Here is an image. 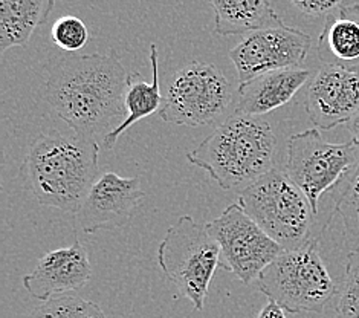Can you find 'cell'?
<instances>
[{
	"label": "cell",
	"instance_id": "1",
	"mask_svg": "<svg viewBox=\"0 0 359 318\" xmlns=\"http://www.w3.org/2000/svg\"><path fill=\"white\" fill-rule=\"evenodd\" d=\"M129 79L115 53L80 55L50 72L40 97L76 138L102 144L124 115Z\"/></svg>",
	"mask_w": 359,
	"mask_h": 318
},
{
	"label": "cell",
	"instance_id": "2",
	"mask_svg": "<svg viewBox=\"0 0 359 318\" xmlns=\"http://www.w3.org/2000/svg\"><path fill=\"white\" fill-rule=\"evenodd\" d=\"M98 143L49 131L29 143L20 175L39 204L76 213L98 179Z\"/></svg>",
	"mask_w": 359,
	"mask_h": 318
},
{
	"label": "cell",
	"instance_id": "3",
	"mask_svg": "<svg viewBox=\"0 0 359 318\" xmlns=\"http://www.w3.org/2000/svg\"><path fill=\"white\" fill-rule=\"evenodd\" d=\"M276 133L266 119L234 112L185 158L222 190H243L276 167Z\"/></svg>",
	"mask_w": 359,
	"mask_h": 318
},
{
	"label": "cell",
	"instance_id": "4",
	"mask_svg": "<svg viewBox=\"0 0 359 318\" xmlns=\"http://www.w3.org/2000/svg\"><path fill=\"white\" fill-rule=\"evenodd\" d=\"M238 204L285 249L320 242L324 227L306 194L285 168L276 166L238 194Z\"/></svg>",
	"mask_w": 359,
	"mask_h": 318
},
{
	"label": "cell",
	"instance_id": "5",
	"mask_svg": "<svg viewBox=\"0 0 359 318\" xmlns=\"http://www.w3.org/2000/svg\"><path fill=\"white\" fill-rule=\"evenodd\" d=\"M318 244L285 249L257 279V288L286 312H321L337 294Z\"/></svg>",
	"mask_w": 359,
	"mask_h": 318
},
{
	"label": "cell",
	"instance_id": "6",
	"mask_svg": "<svg viewBox=\"0 0 359 318\" xmlns=\"http://www.w3.org/2000/svg\"><path fill=\"white\" fill-rule=\"evenodd\" d=\"M158 265L194 309L202 311L211 280L220 266V246L205 225L179 218L158 246Z\"/></svg>",
	"mask_w": 359,
	"mask_h": 318
},
{
	"label": "cell",
	"instance_id": "7",
	"mask_svg": "<svg viewBox=\"0 0 359 318\" xmlns=\"http://www.w3.org/2000/svg\"><path fill=\"white\" fill-rule=\"evenodd\" d=\"M358 166L359 145L355 140L333 144L323 138L318 128H307L287 141L285 170L302 188L316 214H320L324 194L335 190L339 194Z\"/></svg>",
	"mask_w": 359,
	"mask_h": 318
},
{
	"label": "cell",
	"instance_id": "8",
	"mask_svg": "<svg viewBox=\"0 0 359 318\" xmlns=\"http://www.w3.org/2000/svg\"><path fill=\"white\" fill-rule=\"evenodd\" d=\"M233 101V86L216 65L190 62L173 74L159 117L176 126H210L228 114Z\"/></svg>",
	"mask_w": 359,
	"mask_h": 318
},
{
	"label": "cell",
	"instance_id": "9",
	"mask_svg": "<svg viewBox=\"0 0 359 318\" xmlns=\"http://www.w3.org/2000/svg\"><path fill=\"white\" fill-rule=\"evenodd\" d=\"M205 228L220 246V268L250 285L266 266L285 251L248 214L241 204H231Z\"/></svg>",
	"mask_w": 359,
	"mask_h": 318
},
{
	"label": "cell",
	"instance_id": "10",
	"mask_svg": "<svg viewBox=\"0 0 359 318\" xmlns=\"http://www.w3.org/2000/svg\"><path fill=\"white\" fill-rule=\"evenodd\" d=\"M312 39L298 28L281 27L252 31L229 51L238 86L280 69H297L309 54Z\"/></svg>",
	"mask_w": 359,
	"mask_h": 318
},
{
	"label": "cell",
	"instance_id": "11",
	"mask_svg": "<svg viewBox=\"0 0 359 318\" xmlns=\"http://www.w3.org/2000/svg\"><path fill=\"white\" fill-rule=\"evenodd\" d=\"M145 199L141 179L123 178L115 171H104L88 192L75 216L84 233L124 227L133 211Z\"/></svg>",
	"mask_w": 359,
	"mask_h": 318
},
{
	"label": "cell",
	"instance_id": "12",
	"mask_svg": "<svg viewBox=\"0 0 359 318\" xmlns=\"http://www.w3.org/2000/svg\"><path fill=\"white\" fill-rule=\"evenodd\" d=\"M304 107L321 131L347 124L359 112V72L323 65L307 84Z\"/></svg>",
	"mask_w": 359,
	"mask_h": 318
},
{
	"label": "cell",
	"instance_id": "13",
	"mask_svg": "<svg viewBox=\"0 0 359 318\" xmlns=\"http://www.w3.org/2000/svg\"><path fill=\"white\" fill-rule=\"evenodd\" d=\"M92 277L86 249L76 240L74 245L45 254L36 268L23 277V288L34 298L46 302L50 297L81 289Z\"/></svg>",
	"mask_w": 359,
	"mask_h": 318
},
{
	"label": "cell",
	"instance_id": "14",
	"mask_svg": "<svg viewBox=\"0 0 359 318\" xmlns=\"http://www.w3.org/2000/svg\"><path fill=\"white\" fill-rule=\"evenodd\" d=\"M307 69H280L263 74L243 86H238L237 114L262 117L292 101L303 86L311 81Z\"/></svg>",
	"mask_w": 359,
	"mask_h": 318
},
{
	"label": "cell",
	"instance_id": "15",
	"mask_svg": "<svg viewBox=\"0 0 359 318\" xmlns=\"http://www.w3.org/2000/svg\"><path fill=\"white\" fill-rule=\"evenodd\" d=\"M318 57L323 65L359 72V4L343 5L326 17Z\"/></svg>",
	"mask_w": 359,
	"mask_h": 318
},
{
	"label": "cell",
	"instance_id": "16",
	"mask_svg": "<svg viewBox=\"0 0 359 318\" xmlns=\"http://www.w3.org/2000/svg\"><path fill=\"white\" fill-rule=\"evenodd\" d=\"M215 10V32L220 37L281 27V17L271 0H208Z\"/></svg>",
	"mask_w": 359,
	"mask_h": 318
},
{
	"label": "cell",
	"instance_id": "17",
	"mask_svg": "<svg viewBox=\"0 0 359 318\" xmlns=\"http://www.w3.org/2000/svg\"><path fill=\"white\" fill-rule=\"evenodd\" d=\"M55 0H0V53L25 48L34 31L46 25Z\"/></svg>",
	"mask_w": 359,
	"mask_h": 318
},
{
	"label": "cell",
	"instance_id": "18",
	"mask_svg": "<svg viewBox=\"0 0 359 318\" xmlns=\"http://www.w3.org/2000/svg\"><path fill=\"white\" fill-rule=\"evenodd\" d=\"M150 63L153 79L151 83L144 81L140 72H132L127 86L124 106H126V118L121 123L114 127L112 132L102 141V147L114 149L119 136H121L127 128L132 127L142 118H147L161 110L164 97L161 95L159 88V71H158V49L155 45L150 48Z\"/></svg>",
	"mask_w": 359,
	"mask_h": 318
},
{
	"label": "cell",
	"instance_id": "19",
	"mask_svg": "<svg viewBox=\"0 0 359 318\" xmlns=\"http://www.w3.org/2000/svg\"><path fill=\"white\" fill-rule=\"evenodd\" d=\"M25 318H107L90 300L79 296H55L34 307Z\"/></svg>",
	"mask_w": 359,
	"mask_h": 318
},
{
	"label": "cell",
	"instance_id": "20",
	"mask_svg": "<svg viewBox=\"0 0 359 318\" xmlns=\"http://www.w3.org/2000/svg\"><path fill=\"white\" fill-rule=\"evenodd\" d=\"M338 294L341 318H359V248L347 256L343 285Z\"/></svg>",
	"mask_w": 359,
	"mask_h": 318
},
{
	"label": "cell",
	"instance_id": "21",
	"mask_svg": "<svg viewBox=\"0 0 359 318\" xmlns=\"http://www.w3.org/2000/svg\"><path fill=\"white\" fill-rule=\"evenodd\" d=\"M50 39L60 49L75 53L88 45L90 36L86 23L79 17L63 15L50 28Z\"/></svg>",
	"mask_w": 359,
	"mask_h": 318
},
{
	"label": "cell",
	"instance_id": "22",
	"mask_svg": "<svg viewBox=\"0 0 359 318\" xmlns=\"http://www.w3.org/2000/svg\"><path fill=\"white\" fill-rule=\"evenodd\" d=\"M335 211L343 219L347 234L359 237V166L337 196Z\"/></svg>",
	"mask_w": 359,
	"mask_h": 318
},
{
	"label": "cell",
	"instance_id": "23",
	"mask_svg": "<svg viewBox=\"0 0 359 318\" xmlns=\"http://www.w3.org/2000/svg\"><path fill=\"white\" fill-rule=\"evenodd\" d=\"M287 2L297 13L304 17H309V19L324 17L326 20V17L343 6L346 0H287Z\"/></svg>",
	"mask_w": 359,
	"mask_h": 318
},
{
	"label": "cell",
	"instance_id": "24",
	"mask_svg": "<svg viewBox=\"0 0 359 318\" xmlns=\"http://www.w3.org/2000/svg\"><path fill=\"white\" fill-rule=\"evenodd\" d=\"M286 311L280 305H277L272 300H268V303L264 305L255 318H286Z\"/></svg>",
	"mask_w": 359,
	"mask_h": 318
},
{
	"label": "cell",
	"instance_id": "25",
	"mask_svg": "<svg viewBox=\"0 0 359 318\" xmlns=\"http://www.w3.org/2000/svg\"><path fill=\"white\" fill-rule=\"evenodd\" d=\"M346 126L348 128L350 135H352V140H355L356 144L359 145V112L352 119H350V121Z\"/></svg>",
	"mask_w": 359,
	"mask_h": 318
}]
</instances>
